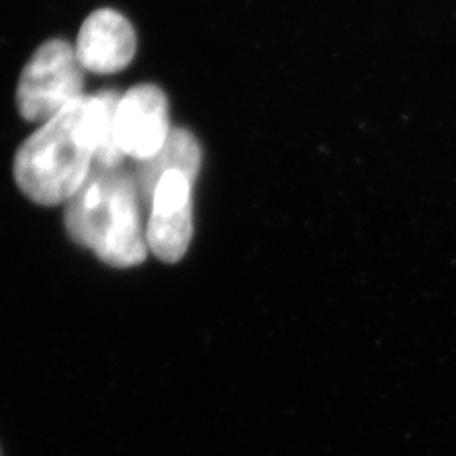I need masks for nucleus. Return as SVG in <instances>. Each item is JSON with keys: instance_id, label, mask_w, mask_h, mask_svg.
<instances>
[{"instance_id": "obj_1", "label": "nucleus", "mask_w": 456, "mask_h": 456, "mask_svg": "<svg viewBox=\"0 0 456 456\" xmlns=\"http://www.w3.org/2000/svg\"><path fill=\"white\" fill-rule=\"evenodd\" d=\"M97 144V95H82L19 146L14 158L17 186L34 203H66L88 178Z\"/></svg>"}, {"instance_id": "obj_2", "label": "nucleus", "mask_w": 456, "mask_h": 456, "mask_svg": "<svg viewBox=\"0 0 456 456\" xmlns=\"http://www.w3.org/2000/svg\"><path fill=\"white\" fill-rule=\"evenodd\" d=\"M65 227L73 242L90 248L112 267H134L146 261L149 247L139 184L122 166H92L82 188L66 201Z\"/></svg>"}, {"instance_id": "obj_3", "label": "nucleus", "mask_w": 456, "mask_h": 456, "mask_svg": "<svg viewBox=\"0 0 456 456\" xmlns=\"http://www.w3.org/2000/svg\"><path fill=\"white\" fill-rule=\"evenodd\" d=\"M83 68L65 39H49L34 51L17 85V110L29 122H48L82 97Z\"/></svg>"}, {"instance_id": "obj_4", "label": "nucleus", "mask_w": 456, "mask_h": 456, "mask_svg": "<svg viewBox=\"0 0 456 456\" xmlns=\"http://www.w3.org/2000/svg\"><path fill=\"white\" fill-rule=\"evenodd\" d=\"M193 181L180 171L166 173L149 201V250L163 262H180L193 239Z\"/></svg>"}, {"instance_id": "obj_5", "label": "nucleus", "mask_w": 456, "mask_h": 456, "mask_svg": "<svg viewBox=\"0 0 456 456\" xmlns=\"http://www.w3.org/2000/svg\"><path fill=\"white\" fill-rule=\"evenodd\" d=\"M169 132V103L163 88L141 83L120 97L115 110V139L126 156L146 161L164 146Z\"/></svg>"}, {"instance_id": "obj_6", "label": "nucleus", "mask_w": 456, "mask_h": 456, "mask_svg": "<svg viewBox=\"0 0 456 456\" xmlns=\"http://www.w3.org/2000/svg\"><path fill=\"white\" fill-rule=\"evenodd\" d=\"M137 37L131 20L114 9H98L85 19L77 37V58L83 69L112 75L131 65Z\"/></svg>"}, {"instance_id": "obj_7", "label": "nucleus", "mask_w": 456, "mask_h": 456, "mask_svg": "<svg viewBox=\"0 0 456 456\" xmlns=\"http://www.w3.org/2000/svg\"><path fill=\"white\" fill-rule=\"evenodd\" d=\"M201 167V147L188 129L175 127L169 132L164 146L146 161H137L135 180L141 198L149 205L156 184L166 173L180 171L195 183Z\"/></svg>"}]
</instances>
